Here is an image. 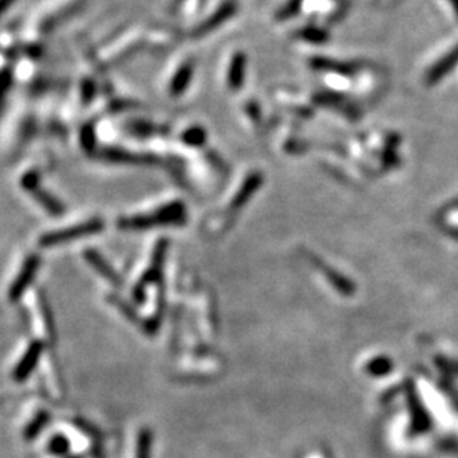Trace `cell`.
<instances>
[{
  "label": "cell",
  "mask_w": 458,
  "mask_h": 458,
  "mask_svg": "<svg viewBox=\"0 0 458 458\" xmlns=\"http://www.w3.org/2000/svg\"><path fill=\"white\" fill-rule=\"evenodd\" d=\"M186 219V206L181 202H173L165 205L156 210L154 214L143 217H130L123 218L117 223V226L125 230H147L158 226H172L181 224Z\"/></svg>",
  "instance_id": "cell-1"
},
{
  "label": "cell",
  "mask_w": 458,
  "mask_h": 458,
  "mask_svg": "<svg viewBox=\"0 0 458 458\" xmlns=\"http://www.w3.org/2000/svg\"><path fill=\"white\" fill-rule=\"evenodd\" d=\"M103 228H104L103 219L93 218V219H89V221H85L79 226L62 228V230H55V232L43 234L40 237L39 243L42 246H53V245L66 243L70 241H77V239H82V237H86L89 234H95L98 232H101Z\"/></svg>",
  "instance_id": "cell-2"
},
{
  "label": "cell",
  "mask_w": 458,
  "mask_h": 458,
  "mask_svg": "<svg viewBox=\"0 0 458 458\" xmlns=\"http://www.w3.org/2000/svg\"><path fill=\"white\" fill-rule=\"evenodd\" d=\"M29 316H30V322H32V328H33V333L38 338V341L40 343H47L52 340V324H51V319H49V311L48 307L45 306L43 300L36 296L30 298V303H29Z\"/></svg>",
  "instance_id": "cell-3"
},
{
  "label": "cell",
  "mask_w": 458,
  "mask_h": 458,
  "mask_svg": "<svg viewBox=\"0 0 458 458\" xmlns=\"http://www.w3.org/2000/svg\"><path fill=\"white\" fill-rule=\"evenodd\" d=\"M236 9H237L236 0H226L224 3L219 5V8L213 15L208 16L202 24H199L197 27H195V29L191 30L190 36L193 39H199V38H202V36H206L208 33L214 32L223 23H226L228 18H232L234 15Z\"/></svg>",
  "instance_id": "cell-4"
},
{
  "label": "cell",
  "mask_w": 458,
  "mask_h": 458,
  "mask_svg": "<svg viewBox=\"0 0 458 458\" xmlns=\"http://www.w3.org/2000/svg\"><path fill=\"white\" fill-rule=\"evenodd\" d=\"M39 265H40V258L38 255H30L29 258L25 260L21 272L18 273V276L12 282L11 288H9V300L16 301L23 297L27 288H29L30 283L33 282L36 273H38Z\"/></svg>",
  "instance_id": "cell-5"
},
{
  "label": "cell",
  "mask_w": 458,
  "mask_h": 458,
  "mask_svg": "<svg viewBox=\"0 0 458 458\" xmlns=\"http://www.w3.org/2000/svg\"><path fill=\"white\" fill-rule=\"evenodd\" d=\"M42 352H43V346L38 340L33 341L29 347H27V350L21 356V359L18 361L15 370L12 372V377L15 381L21 383L29 377V375L33 372V370L36 368V365L42 361Z\"/></svg>",
  "instance_id": "cell-6"
},
{
  "label": "cell",
  "mask_w": 458,
  "mask_h": 458,
  "mask_svg": "<svg viewBox=\"0 0 458 458\" xmlns=\"http://www.w3.org/2000/svg\"><path fill=\"white\" fill-rule=\"evenodd\" d=\"M42 383L45 390L48 391L49 398L58 400L62 396V387L61 381L58 378V371L55 370V366L49 357H42Z\"/></svg>",
  "instance_id": "cell-7"
},
{
  "label": "cell",
  "mask_w": 458,
  "mask_h": 458,
  "mask_svg": "<svg viewBox=\"0 0 458 458\" xmlns=\"http://www.w3.org/2000/svg\"><path fill=\"white\" fill-rule=\"evenodd\" d=\"M261 184H263V173L254 172V173H251V176H248V178H246L245 182L242 184L241 190L237 191L236 196L233 197L230 208L232 209L242 208L254 196V193L260 189Z\"/></svg>",
  "instance_id": "cell-8"
},
{
  "label": "cell",
  "mask_w": 458,
  "mask_h": 458,
  "mask_svg": "<svg viewBox=\"0 0 458 458\" xmlns=\"http://www.w3.org/2000/svg\"><path fill=\"white\" fill-rule=\"evenodd\" d=\"M457 64H458V47L448 55H445L444 60H441L437 64H435L433 69L429 71V75L426 77L427 84L429 85L436 84V82L441 80L446 75V73H450L457 66Z\"/></svg>",
  "instance_id": "cell-9"
},
{
  "label": "cell",
  "mask_w": 458,
  "mask_h": 458,
  "mask_svg": "<svg viewBox=\"0 0 458 458\" xmlns=\"http://www.w3.org/2000/svg\"><path fill=\"white\" fill-rule=\"evenodd\" d=\"M86 256V261L93 265V267L101 274L103 278H106L107 280H110L113 283V285H121V278L117 276V273L110 267V264L103 258L101 255H99L97 251H86L85 252Z\"/></svg>",
  "instance_id": "cell-10"
},
{
  "label": "cell",
  "mask_w": 458,
  "mask_h": 458,
  "mask_svg": "<svg viewBox=\"0 0 458 458\" xmlns=\"http://www.w3.org/2000/svg\"><path fill=\"white\" fill-rule=\"evenodd\" d=\"M103 158L108 162H114V163H150L153 162L152 158L149 156H138L135 153H130L125 150H117V149H108L101 153Z\"/></svg>",
  "instance_id": "cell-11"
},
{
  "label": "cell",
  "mask_w": 458,
  "mask_h": 458,
  "mask_svg": "<svg viewBox=\"0 0 458 458\" xmlns=\"http://www.w3.org/2000/svg\"><path fill=\"white\" fill-rule=\"evenodd\" d=\"M245 64L246 58L242 52H237L230 64V71H228V86L232 89H241L245 79Z\"/></svg>",
  "instance_id": "cell-12"
},
{
  "label": "cell",
  "mask_w": 458,
  "mask_h": 458,
  "mask_svg": "<svg viewBox=\"0 0 458 458\" xmlns=\"http://www.w3.org/2000/svg\"><path fill=\"white\" fill-rule=\"evenodd\" d=\"M191 76H193V64L191 62H186L184 66H182L178 71L177 75L173 76L172 82H171V95L172 97H180L182 93H184L186 88L189 86Z\"/></svg>",
  "instance_id": "cell-13"
},
{
  "label": "cell",
  "mask_w": 458,
  "mask_h": 458,
  "mask_svg": "<svg viewBox=\"0 0 458 458\" xmlns=\"http://www.w3.org/2000/svg\"><path fill=\"white\" fill-rule=\"evenodd\" d=\"M32 195L36 197V200H38V202L45 209L48 210L49 214H52V215H62L64 206L60 204V200H57L53 196H51L49 193H47V191L42 190L40 187H36L32 191Z\"/></svg>",
  "instance_id": "cell-14"
},
{
  "label": "cell",
  "mask_w": 458,
  "mask_h": 458,
  "mask_svg": "<svg viewBox=\"0 0 458 458\" xmlns=\"http://www.w3.org/2000/svg\"><path fill=\"white\" fill-rule=\"evenodd\" d=\"M70 450V441L64 435H53L48 442V451L52 455L62 457Z\"/></svg>",
  "instance_id": "cell-15"
},
{
  "label": "cell",
  "mask_w": 458,
  "mask_h": 458,
  "mask_svg": "<svg viewBox=\"0 0 458 458\" xmlns=\"http://www.w3.org/2000/svg\"><path fill=\"white\" fill-rule=\"evenodd\" d=\"M49 421V415L47 414V412H39L38 415H36L29 424H27L25 430H24V436L27 439H33L36 435H38L40 430L43 429V426L47 424Z\"/></svg>",
  "instance_id": "cell-16"
},
{
  "label": "cell",
  "mask_w": 458,
  "mask_h": 458,
  "mask_svg": "<svg viewBox=\"0 0 458 458\" xmlns=\"http://www.w3.org/2000/svg\"><path fill=\"white\" fill-rule=\"evenodd\" d=\"M150 445L152 436L149 430H141L138 435V442H136L135 458H150Z\"/></svg>",
  "instance_id": "cell-17"
},
{
  "label": "cell",
  "mask_w": 458,
  "mask_h": 458,
  "mask_svg": "<svg viewBox=\"0 0 458 458\" xmlns=\"http://www.w3.org/2000/svg\"><path fill=\"white\" fill-rule=\"evenodd\" d=\"M206 134L202 128H191L186 134H182V141L189 145H202L205 143Z\"/></svg>",
  "instance_id": "cell-18"
},
{
  "label": "cell",
  "mask_w": 458,
  "mask_h": 458,
  "mask_svg": "<svg viewBox=\"0 0 458 458\" xmlns=\"http://www.w3.org/2000/svg\"><path fill=\"white\" fill-rule=\"evenodd\" d=\"M298 36L301 39L309 40V42H316V43L326 40V33L322 32V30H319V29H313V27H307V29L301 30L298 33Z\"/></svg>",
  "instance_id": "cell-19"
},
{
  "label": "cell",
  "mask_w": 458,
  "mask_h": 458,
  "mask_svg": "<svg viewBox=\"0 0 458 458\" xmlns=\"http://www.w3.org/2000/svg\"><path fill=\"white\" fill-rule=\"evenodd\" d=\"M301 3H303V0H288L287 5L279 11L278 18H280V20H287V18L294 16L298 12Z\"/></svg>",
  "instance_id": "cell-20"
},
{
  "label": "cell",
  "mask_w": 458,
  "mask_h": 458,
  "mask_svg": "<svg viewBox=\"0 0 458 458\" xmlns=\"http://www.w3.org/2000/svg\"><path fill=\"white\" fill-rule=\"evenodd\" d=\"M94 143H95L94 130L91 126H88L85 128L84 132H82V144H84L88 150H93Z\"/></svg>",
  "instance_id": "cell-21"
},
{
  "label": "cell",
  "mask_w": 458,
  "mask_h": 458,
  "mask_svg": "<svg viewBox=\"0 0 458 458\" xmlns=\"http://www.w3.org/2000/svg\"><path fill=\"white\" fill-rule=\"evenodd\" d=\"M82 93H84V94H86V95H88V98H86V101H89V99H91V98H93V97H94V93H95V89H94V85H93V84H91V82H89V80H86V84L84 85V89H82Z\"/></svg>",
  "instance_id": "cell-22"
},
{
  "label": "cell",
  "mask_w": 458,
  "mask_h": 458,
  "mask_svg": "<svg viewBox=\"0 0 458 458\" xmlns=\"http://www.w3.org/2000/svg\"><path fill=\"white\" fill-rule=\"evenodd\" d=\"M15 3V0H0V11L6 12L9 6H12Z\"/></svg>",
  "instance_id": "cell-23"
},
{
  "label": "cell",
  "mask_w": 458,
  "mask_h": 458,
  "mask_svg": "<svg viewBox=\"0 0 458 458\" xmlns=\"http://www.w3.org/2000/svg\"><path fill=\"white\" fill-rule=\"evenodd\" d=\"M11 80H12V77L11 76H9L8 75V71H5L3 73V88H2V91H3V94L6 93V91H8V86L9 85H11Z\"/></svg>",
  "instance_id": "cell-24"
},
{
  "label": "cell",
  "mask_w": 458,
  "mask_h": 458,
  "mask_svg": "<svg viewBox=\"0 0 458 458\" xmlns=\"http://www.w3.org/2000/svg\"><path fill=\"white\" fill-rule=\"evenodd\" d=\"M450 2L453 3V6H454V9H455V12H457V15H458V0H450Z\"/></svg>",
  "instance_id": "cell-25"
},
{
  "label": "cell",
  "mask_w": 458,
  "mask_h": 458,
  "mask_svg": "<svg viewBox=\"0 0 458 458\" xmlns=\"http://www.w3.org/2000/svg\"><path fill=\"white\" fill-rule=\"evenodd\" d=\"M69 458H80V457H77V455H73V457H69Z\"/></svg>",
  "instance_id": "cell-26"
}]
</instances>
